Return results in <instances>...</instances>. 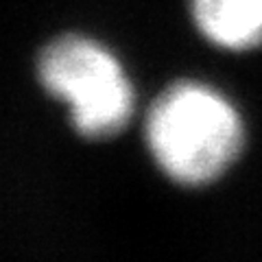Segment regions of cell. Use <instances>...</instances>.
<instances>
[{"mask_svg": "<svg viewBox=\"0 0 262 262\" xmlns=\"http://www.w3.org/2000/svg\"><path fill=\"white\" fill-rule=\"evenodd\" d=\"M146 142L168 177L199 186L234 162L243 146V125L232 103L216 90L186 81L170 85L153 103Z\"/></svg>", "mask_w": 262, "mask_h": 262, "instance_id": "obj_1", "label": "cell"}, {"mask_svg": "<svg viewBox=\"0 0 262 262\" xmlns=\"http://www.w3.org/2000/svg\"><path fill=\"white\" fill-rule=\"evenodd\" d=\"M201 35L225 51H251L262 44V0H190Z\"/></svg>", "mask_w": 262, "mask_h": 262, "instance_id": "obj_3", "label": "cell"}, {"mask_svg": "<svg viewBox=\"0 0 262 262\" xmlns=\"http://www.w3.org/2000/svg\"><path fill=\"white\" fill-rule=\"evenodd\" d=\"M37 75L48 92L68 103L72 122L83 136H112L131 118L134 88L112 51L94 39H55L39 55Z\"/></svg>", "mask_w": 262, "mask_h": 262, "instance_id": "obj_2", "label": "cell"}]
</instances>
